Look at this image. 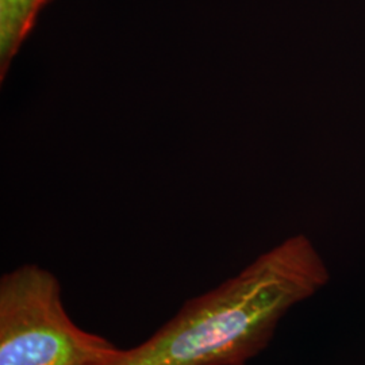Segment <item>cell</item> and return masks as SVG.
Listing matches in <instances>:
<instances>
[{"mask_svg": "<svg viewBox=\"0 0 365 365\" xmlns=\"http://www.w3.org/2000/svg\"><path fill=\"white\" fill-rule=\"evenodd\" d=\"M327 282L310 240L294 235L188 300L150 339L105 365H245L267 346L279 321Z\"/></svg>", "mask_w": 365, "mask_h": 365, "instance_id": "6da1fadb", "label": "cell"}, {"mask_svg": "<svg viewBox=\"0 0 365 365\" xmlns=\"http://www.w3.org/2000/svg\"><path fill=\"white\" fill-rule=\"evenodd\" d=\"M120 352L75 325L49 271L24 265L1 276L0 365H105Z\"/></svg>", "mask_w": 365, "mask_h": 365, "instance_id": "7a4b0ae2", "label": "cell"}, {"mask_svg": "<svg viewBox=\"0 0 365 365\" xmlns=\"http://www.w3.org/2000/svg\"><path fill=\"white\" fill-rule=\"evenodd\" d=\"M49 0H0V78L37 22Z\"/></svg>", "mask_w": 365, "mask_h": 365, "instance_id": "3957f363", "label": "cell"}]
</instances>
